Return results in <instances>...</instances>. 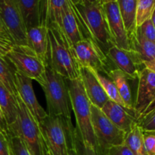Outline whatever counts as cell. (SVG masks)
I'll return each mask as SVG.
<instances>
[{"label": "cell", "mask_w": 155, "mask_h": 155, "mask_svg": "<svg viewBox=\"0 0 155 155\" xmlns=\"http://www.w3.org/2000/svg\"><path fill=\"white\" fill-rule=\"evenodd\" d=\"M107 77L111 79L112 81L114 83L127 109H128L136 116V112L133 107L134 102H133V96H132L131 89L129 84V80L126 77L125 74L120 70L113 69L110 71Z\"/></svg>", "instance_id": "22"}, {"label": "cell", "mask_w": 155, "mask_h": 155, "mask_svg": "<svg viewBox=\"0 0 155 155\" xmlns=\"http://www.w3.org/2000/svg\"><path fill=\"white\" fill-rule=\"evenodd\" d=\"M32 83L31 79L15 72V85L18 95L39 124L48 116V114L38 102Z\"/></svg>", "instance_id": "14"}, {"label": "cell", "mask_w": 155, "mask_h": 155, "mask_svg": "<svg viewBox=\"0 0 155 155\" xmlns=\"http://www.w3.org/2000/svg\"><path fill=\"white\" fill-rule=\"evenodd\" d=\"M135 123L142 132H155V108L136 117Z\"/></svg>", "instance_id": "30"}, {"label": "cell", "mask_w": 155, "mask_h": 155, "mask_svg": "<svg viewBox=\"0 0 155 155\" xmlns=\"http://www.w3.org/2000/svg\"><path fill=\"white\" fill-rule=\"evenodd\" d=\"M73 49L80 68L94 70L106 77L114 69L106 54L90 39L80 41L74 45Z\"/></svg>", "instance_id": "9"}, {"label": "cell", "mask_w": 155, "mask_h": 155, "mask_svg": "<svg viewBox=\"0 0 155 155\" xmlns=\"http://www.w3.org/2000/svg\"><path fill=\"white\" fill-rule=\"evenodd\" d=\"M91 120L97 143V154L102 155L109 147L122 145L126 133L116 127L98 107L91 104Z\"/></svg>", "instance_id": "7"}, {"label": "cell", "mask_w": 155, "mask_h": 155, "mask_svg": "<svg viewBox=\"0 0 155 155\" xmlns=\"http://www.w3.org/2000/svg\"><path fill=\"white\" fill-rule=\"evenodd\" d=\"M95 3H99L98 0H75V2L73 4H95Z\"/></svg>", "instance_id": "38"}, {"label": "cell", "mask_w": 155, "mask_h": 155, "mask_svg": "<svg viewBox=\"0 0 155 155\" xmlns=\"http://www.w3.org/2000/svg\"><path fill=\"white\" fill-rule=\"evenodd\" d=\"M46 155H52L51 154V152H50L49 151H48V150H47V154H46Z\"/></svg>", "instance_id": "42"}, {"label": "cell", "mask_w": 155, "mask_h": 155, "mask_svg": "<svg viewBox=\"0 0 155 155\" xmlns=\"http://www.w3.org/2000/svg\"><path fill=\"white\" fill-rule=\"evenodd\" d=\"M102 155H134L124 144L109 147Z\"/></svg>", "instance_id": "35"}, {"label": "cell", "mask_w": 155, "mask_h": 155, "mask_svg": "<svg viewBox=\"0 0 155 155\" xmlns=\"http://www.w3.org/2000/svg\"><path fill=\"white\" fill-rule=\"evenodd\" d=\"M147 155H155V132H142Z\"/></svg>", "instance_id": "34"}, {"label": "cell", "mask_w": 155, "mask_h": 155, "mask_svg": "<svg viewBox=\"0 0 155 155\" xmlns=\"http://www.w3.org/2000/svg\"><path fill=\"white\" fill-rule=\"evenodd\" d=\"M16 101L18 115L15 123L9 128L10 135L18 136L30 155H46L47 148L39 124L18 95Z\"/></svg>", "instance_id": "4"}, {"label": "cell", "mask_w": 155, "mask_h": 155, "mask_svg": "<svg viewBox=\"0 0 155 155\" xmlns=\"http://www.w3.org/2000/svg\"><path fill=\"white\" fill-rule=\"evenodd\" d=\"M69 91L71 109L76 119V129L85 143L90 145L97 153V143L91 120V103L85 92L80 78L66 80Z\"/></svg>", "instance_id": "5"}, {"label": "cell", "mask_w": 155, "mask_h": 155, "mask_svg": "<svg viewBox=\"0 0 155 155\" xmlns=\"http://www.w3.org/2000/svg\"><path fill=\"white\" fill-rule=\"evenodd\" d=\"M0 30H5V31H6L5 29V27H4V26H3L1 20H0ZM6 32H7V31H6Z\"/></svg>", "instance_id": "41"}, {"label": "cell", "mask_w": 155, "mask_h": 155, "mask_svg": "<svg viewBox=\"0 0 155 155\" xmlns=\"http://www.w3.org/2000/svg\"><path fill=\"white\" fill-rule=\"evenodd\" d=\"M117 0H98L99 2V4L103 5L104 4H107V3H110V2H117Z\"/></svg>", "instance_id": "40"}, {"label": "cell", "mask_w": 155, "mask_h": 155, "mask_svg": "<svg viewBox=\"0 0 155 155\" xmlns=\"http://www.w3.org/2000/svg\"><path fill=\"white\" fill-rule=\"evenodd\" d=\"M48 151L52 155H68L70 132L73 129L71 120L61 116H48L39 123Z\"/></svg>", "instance_id": "6"}, {"label": "cell", "mask_w": 155, "mask_h": 155, "mask_svg": "<svg viewBox=\"0 0 155 155\" xmlns=\"http://www.w3.org/2000/svg\"><path fill=\"white\" fill-rule=\"evenodd\" d=\"M101 110L117 128L125 133H128L135 124V115L111 100L109 99Z\"/></svg>", "instance_id": "19"}, {"label": "cell", "mask_w": 155, "mask_h": 155, "mask_svg": "<svg viewBox=\"0 0 155 155\" xmlns=\"http://www.w3.org/2000/svg\"><path fill=\"white\" fill-rule=\"evenodd\" d=\"M80 78L91 104L101 109L109 98L94 73L89 68H80Z\"/></svg>", "instance_id": "17"}, {"label": "cell", "mask_w": 155, "mask_h": 155, "mask_svg": "<svg viewBox=\"0 0 155 155\" xmlns=\"http://www.w3.org/2000/svg\"><path fill=\"white\" fill-rule=\"evenodd\" d=\"M0 155H11L8 137L0 131Z\"/></svg>", "instance_id": "36"}, {"label": "cell", "mask_w": 155, "mask_h": 155, "mask_svg": "<svg viewBox=\"0 0 155 155\" xmlns=\"http://www.w3.org/2000/svg\"><path fill=\"white\" fill-rule=\"evenodd\" d=\"M48 53L47 65L66 80L80 78V67L74 49L70 46L60 29L48 27Z\"/></svg>", "instance_id": "2"}, {"label": "cell", "mask_w": 155, "mask_h": 155, "mask_svg": "<svg viewBox=\"0 0 155 155\" xmlns=\"http://www.w3.org/2000/svg\"><path fill=\"white\" fill-rule=\"evenodd\" d=\"M0 131L2 132L7 137H9L10 135V131H9L8 126L7 122H6L5 117L0 109Z\"/></svg>", "instance_id": "37"}, {"label": "cell", "mask_w": 155, "mask_h": 155, "mask_svg": "<svg viewBox=\"0 0 155 155\" xmlns=\"http://www.w3.org/2000/svg\"><path fill=\"white\" fill-rule=\"evenodd\" d=\"M106 56L113 68L122 71L129 80H137L139 71L144 68L137 55L131 50L113 46L107 51Z\"/></svg>", "instance_id": "12"}, {"label": "cell", "mask_w": 155, "mask_h": 155, "mask_svg": "<svg viewBox=\"0 0 155 155\" xmlns=\"http://www.w3.org/2000/svg\"><path fill=\"white\" fill-rule=\"evenodd\" d=\"M138 31L145 38L151 42H155V27H154V14L151 18L147 20L139 27H136Z\"/></svg>", "instance_id": "32"}, {"label": "cell", "mask_w": 155, "mask_h": 155, "mask_svg": "<svg viewBox=\"0 0 155 155\" xmlns=\"http://www.w3.org/2000/svg\"><path fill=\"white\" fill-rule=\"evenodd\" d=\"M5 58L16 72L36 81L41 78L46 66L28 45L15 44Z\"/></svg>", "instance_id": "8"}, {"label": "cell", "mask_w": 155, "mask_h": 155, "mask_svg": "<svg viewBox=\"0 0 155 155\" xmlns=\"http://www.w3.org/2000/svg\"><path fill=\"white\" fill-rule=\"evenodd\" d=\"M0 109L7 122L8 128L15 123L18 115V104L14 97L0 82Z\"/></svg>", "instance_id": "23"}, {"label": "cell", "mask_w": 155, "mask_h": 155, "mask_svg": "<svg viewBox=\"0 0 155 155\" xmlns=\"http://www.w3.org/2000/svg\"><path fill=\"white\" fill-rule=\"evenodd\" d=\"M137 80V92L133 103L136 117L155 108V71L142 68Z\"/></svg>", "instance_id": "11"}, {"label": "cell", "mask_w": 155, "mask_h": 155, "mask_svg": "<svg viewBox=\"0 0 155 155\" xmlns=\"http://www.w3.org/2000/svg\"><path fill=\"white\" fill-rule=\"evenodd\" d=\"M117 3L124 27L129 34L134 31L136 28V15L137 0H117Z\"/></svg>", "instance_id": "24"}, {"label": "cell", "mask_w": 155, "mask_h": 155, "mask_svg": "<svg viewBox=\"0 0 155 155\" xmlns=\"http://www.w3.org/2000/svg\"><path fill=\"white\" fill-rule=\"evenodd\" d=\"M72 6L85 39L92 41L106 54L114 45L103 6L99 3L86 5L72 3Z\"/></svg>", "instance_id": "1"}, {"label": "cell", "mask_w": 155, "mask_h": 155, "mask_svg": "<svg viewBox=\"0 0 155 155\" xmlns=\"http://www.w3.org/2000/svg\"><path fill=\"white\" fill-rule=\"evenodd\" d=\"M92 72L94 73V74H95L97 80H98L99 83L101 84L103 90L104 91V92H105V94L107 95V96L108 97L109 99L114 101L117 104H120V106H122V107H125V108L127 109L125 104H124V102L123 101L122 98H121L120 95L119 94V92H118L114 83L112 81L111 79L106 77V76L103 75V74H100V73L97 72V71H94V70H92ZM127 110H128V109H127ZM135 118H136V116H135Z\"/></svg>", "instance_id": "27"}, {"label": "cell", "mask_w": 155, "mask_h": 155, "mask_svg": "<svg viewBox=\"0 0 155 155\" xmlns=\"http://www.w3.org/2000/svg\"><path fill=\"white\" fill-rule=\"evenodd\" d=\"M15 72L10 61L5 57H0V82L14 97L18 95L15 85Z\"/></svg>", "instance_id": "26"}, {"label": "cell", "mask_w": 155, "mask_h": 155, "mask_svg": "<svg viewBox=\"0 0 155 155\" xmlns=\"http://www.w3.org/2000/svg\"><path fill=\"white\" fill-rule=\"evenodd\" d=\"M58 28L72 48L77 42L85 39L71 0H68L62 9Z\"/></svg>", "instance_id": "16"}, {"label": "cell", "mask_w": 155, "mask_h": 155, "mask_svg": "<svg viewBox=\"0 0 155 155\" xmlns=\"http://www.w3.org/2000/svg\"><path fill=\"white\" fill-rule=\"evenodd\" d=\"M45 93L48 115L61 116L71 120V106L66 79L46 64L43 74L38 80Z\"/></svg>", "instance_id": "3"}, {"label": "cell", "mask_w": 155, "mask_h": 155, "mask_svg": "<svg viewBox=\"0 0 155 155\" xmlns=\"http://www.w3.org/2000/svg\"><path fill=\"white\" fill-rule=\"evenodd\" d=\"M11 155H30L23 141L15 135H10L8 137Z\"/></svg>", "instance_id": "31"}, {"label": "cell", "mask_w": 155, "mask_h": 155, "mask_svg": "<svg viewBox=\"0 0 155 155\" xmlns=\"http://www.w3.org/2000/svg\"><path fill=\"white\" fill-rule=\"evenodd\" d=\"M70 145L74 148L77 155H98L90 145L83 142L76 127H73L70 132Z\"/></svg>", "instance_id": "29"}, {"label": "cell", "mask_w": 155, "mask_h": 155, "mask_svg": "<svg viewBox=\"0 0 155 155\" xmlns=\"http://www.w3.org/2000/svg\"><path fill=\"white\" fill-rule=\"evenodd\" d=\"M26 30L41 24L40 0H14Z\"/></svg>", "instance_id": "20"}, {"label": "cell", "mask_w": 155, "mask_h": 155, "mask_svg": "<svg viewBox=\"0 0 155 155\" xmlns=\"http://www.w3.org/2000/svg\"><path fill=\"white\" fill-rule=\"evenodd\" d=\"M0 20L16 45H27L25 26L14 0H0Z\"/></svg>", "instance_id": "10"}, {"label": "cell", "mask_w": 155, "mask_h": 155, "mask_svg": "<svg viewBox=\"0 0 155 155\" xmlns=\"http://www.w3.org/2000/svg\"><path fill=\"white\" fill-rule=\"evenodd\" d=\"M68 155H77V152L74 150V148L71 146V145H69V148H68Z\"/></svg>", "instance_id": "39"}, {"label": "cell", "mask_w": 155, "mask_h": 155, "mask_svg": "<svg viewBox=\"0 0 155 155\" xmlns=\"http://www.w3.org/2000/svg\"><path fill=\"white\" fill-rule=\"evenodd\" d=\"M129 48L137 55L143 68L155 71V42L144 37L137 29L128 34Z\"/></svg>", "instance_id": "15"}, {"label": "cell", "mask_w": 155, "mask_h": 155, "mask_svg": "<svg viewBox=\"0 0 155 155\" xmlns=\"http://www.w3.org/2000/svg\"><path fill=\"white\" fill-rule=\"evenodd\" d=\"M102 6L114 45L123 49L130 50L128 33L124 27L117 2L107 3Z\"/></svg>", "instance_id": "13"}, {"label": "cell", "mask_w": 155, "mask_h": 155, "mask_svg": "<svg viewBox=\"0 0 155 155\" xmlns=\"http://www.w3.org/2000/svg\"><path fill=\"white\" fill-rule=\"evenodd\" d=\"M27 45L34 51L37 57L47 64L48 53V28L40 24L26 30Z\"/></svg>", "instance_id": "18"}, {"label": "cell", "mask_w": 155, "mask_h": 155, "mask_svg": "<svg viewBox=\"0 0 155 155\" xmlns=\"http://www.w3.org/2000/svg\"><path fill=\"white\" fill-rule=\"evenodd\" d=\"M71 1L72 2V3H74V2H75V0H71Z\"/></svg>", "instance_id": "43"}, {"label": "cell", "mask_w": 155, "mask_h": 155, "mask_svg": "<svg viewBox=\"0 0 155 155\" xmlns=\"http://www.w3.org/2000/svg\"><path fill=\"white\" fill-rule=\"evenodd\" d=\"M155 0H137L136 26L139 27L154 14Z\"/></svg>", "instance_id": "28"}, {"label": "cell", "mask_w": 155, "mask_h": 155, "mask_svg": "<svg viewBox=\"0 0 155 155\" xmlns=\"http://www.w3.org/2000/svg\"><path fill=\"white\" fill-rule=\"evenodd\" d=\"M124 144L128 147L134 155H147L144 145L143 133L136 123L133 125L131 130L126 133Z\"/></svg>", "instance_id": "25"}, {"label": "cell", "mask_w": 155, "mask_h": 155, "mask_svg": "<svg viewBox=\"0 0 155 155\" xmlns=\"http://www.w3.org/2000/svg\"><path fill=\"white\" fill-rule=\"evenodd\" d=\"M15 45L10 35L5 30H0V57H5Z\"/></svg>", "instance_id": "33"}, {"label": "cell", "mask_w": 155, "mask_h": 155, "mask_svg": "<svg viewBox=\"0 0 155 155\" xmlns=\"http://www.w3.org/2000/svg\"><path fill=\"white\" fill-rule=\"evenodd\" d=\"M68 0H40L41 24L58 27L61 13Z\"/></svg>", "instance_id": "21"}]
</instances>
